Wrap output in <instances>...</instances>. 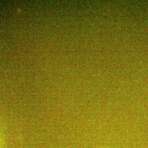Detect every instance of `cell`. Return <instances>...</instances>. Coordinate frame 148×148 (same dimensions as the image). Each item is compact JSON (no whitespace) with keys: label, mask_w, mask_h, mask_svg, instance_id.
<instances>
[{"label":"cell","mask_w":148,"mask_h":148,"mask_svg":"<svg viewBox=\"0 0 148 148\" xmlns=\"http://www.w3.org/2000/svg\"><path fill=\"white\" fill-rule=\"evenodd\" d=\"M98 148H112L111 147H109V146H107V145H103V146H101L100 147Z\"/></svg>","instance_id":"cell-1"}]
</instances>
